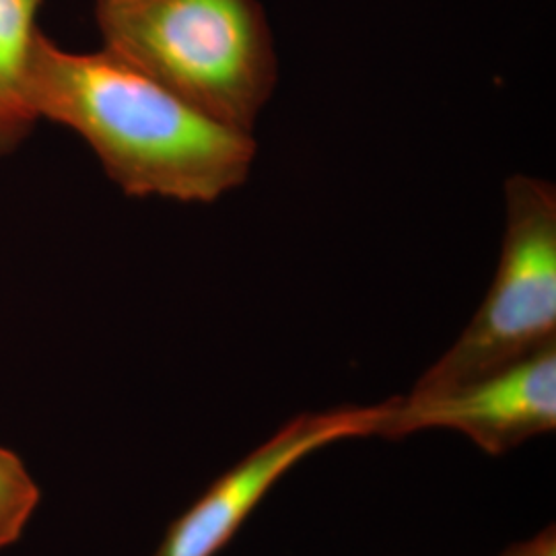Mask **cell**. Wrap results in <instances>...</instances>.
<instances>
[{"mask_svg":"<svg viewBox=\"0 0 556 556\" xmlns=\"http://www.w3.org/2000/svg\"><path fill=\"white\" fill-rule=\"evenodd\" d=\"M29 101L38 118L75 130L135 199L217 202L248 181L258 153L254 135L204 116L108 50L71 52L43 34Z\"/></svg>","mask_w":556,"mask_h":556,"instance_id":"1","label":"cell"},{"mask_svg":"<svg viewBox=\"0 0 556 556\" xmlns=\"http://www.w3.org/2000/svg\"><path fill=\"white\" fill-rule=\"evenodd\" d=\"M103 50L223 126L254 135L278 83L258 0H96Z\"/></svg>","mask_w":556,"mask_h":556,"instance_id":"2","label":"cell"},{"mask_svg":"<svg viewBox=\"0 0 556 556\" xmlns=\"http://www.w3.org/2000/svg\"><path fill=\"white\" fill-rule=\"evenodd\" d=\"M505 211L501 258L486 298L408 396L456 388L555 344V184L514 174L505 181Z\"/></svg>","mask_w":556,"mask_h":556,"instance_id":"3","label":"cell"},{"mask_svg":"<svg viewBox=\"0 0 556 556\" xmlns=\"http://www.w3.org/2000/svg\"><path fill=\"white\" fill-rule=\"evenodd\" d=\"M429 429L456 431L489 456H503L556 429V342L482 378L431 396L386 400L376 438Z\"/></svg>","mask_w":556,"mask_h":556,"instance_id":"4","label":"cell"},{"mask_svg":"<svg viewBox=\"0 0 556 556\" xmlns=\"http://www.w3.org/2000/svg\"><path fill=\"white\" fill-rule=\"evenodd\" d=\"M386 402L303 413L220 475L172 521L153 556H215L301 459L338 441L376 438Z\"/></svg>","mask_w":556,"mask_h":556,"instance_id":"5","label":"cell"},{"mask_svg":"<svg viewBox=\"0 0 556 556\" xmlns=\"http://www.w3.org/2000/svg\"><path fill=\"white\" fill-rule=\"evenodd\" d=\"M41 2L0 0V157L13 153L40 122L29 101V71Z\"/></svg>","mask_w":556,"mask_h":556,"instance_id":"6","label":"cell"},{"mask_svg":"<svg viewBox=\"0 0 556 556\" xmlns=\"http://www.w3.org/2000/svg\"><path fill=\"white\" fill-rule=\"evenodd\" d=\"M40 503V489L20 456L0 447V551L15 544Z\"/></svg>","mask_w":556,"mask_h":556,"instance_id":"7","label":"cell"},{"mask_svg":"<svg viewBox=\"0 0 556 556\" xmlns=\"http://www.w3.org/2000/svg\"><path fill=\"white\" fill-rule=\"evenodd\" d=\"M498 556H556L555 526L544 528L534 538L517 542Z\"/></svg>","mask_w":556,"mask_h":556,"instance_id":"8","label":"cell"}]
</instances>
